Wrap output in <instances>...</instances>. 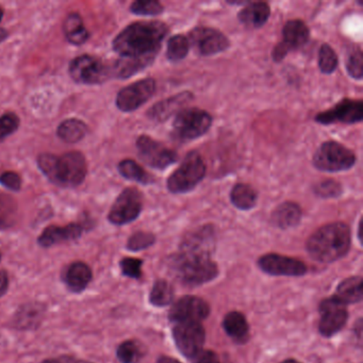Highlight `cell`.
<instances>
[{"mask_svg":"<svg viewBox=\"0 0 363 363\" xmlns=\"http://www.w3.org/2000/svg\"><path fill=\"white\" fill-rule=\"evenodd\" d=\"M167 31V25L159 21L133 23L118 33L112 46L124 58L155 61Z\"/></svg>","mask_w":363,"mask_h":363,"instance_id":"6da1fadb","label":"cell"},{"mask_svg":"<svg viewBox=\"0 0 363 363\" xmlns=\"http://www.w3.org/2000/svg\"><path fill=\"white\" fill-rule=\"evenodd\" d=\"M350 242V227L341 222L331 223L318 228L309 238L307 250L318 262H333L347 254Z\"/></svg>","mask_w":363,"mask_h":363,"instance_id":"7a4b0ae2","label":"cell"},{"mask_svg":"<svg viewBox=\"0 0 363 363\" xmlns=\"http://www.w3.org/2000/svg\"><path fill=\"white\" fill-rule=\"evenodd\" d=\"M42 173L59 186H78L86 176V161L79 152H69L62 156L43 154L38 158Z\"/></svg>","mask_w":363,"mask_h":363,"instance_id":"3957f363","label":"cell"},{"mask_svg":"<svg viewBox=\"0 0 363 363\" xmlns=\"http://www.w3.org/2000/svg\"><path fill=\"white\" fill-rule=\"evenodd\" d=\"M207 167L203 157L197 152L186 155L179 167L169 176L167 186L173 194H186L194 190L205 178Z\"/></svg>","mask_w":363,"mask_h":363,"instance_id":"277c9868","label":"cell"},{"mask_svg":"<svg viewBox=\"0 0 363 363\" xmlns=\"http://www.w3.org/2000/svg\"><path fill=\"white\" fill-rule=\"evenodd\" d=\"M212 116L199 108L184 109L176 114L173 122V135L182 142L199 139L209 131Z\"/></svg>","mask_w":363,"mask_h":363,"instance_id":"5b68a950","label":"cell"},{"mask_svg":"<svg viewBox=\"0 0 363 363\" xmlns=\"http://www.w3.org/2000/svg\"><path fill=\"white\" fill-rule=\"evenodd\" d=\"M312 162L318 171L328 173L347 171L356 164V155L337 142L328 141L318 148Z\"/></svg>","mask_w":363,"mask_h":363,"instance_id":"8992f818","label":"cell"},{"mask_svg":"<svg viewBox=\"0 0 363 363\" xmlns=\"http://www.w3.org/2000/svg\"><path fill=\"white\" fill-rule=\"evenodd\" d=\"M176 273L184 284L199 286L214 279L218 276V269L210 258L184 256L176 257Z\"/></svg>","mask_w":363,"mask_h":363,"instance_id":"52a82bcc","label":"cell"},{"mask_svg":"<svg viewBox=\"0 0 363 363\" xmlns=\"http://www.w3.org/2000/svg\"><path fill=\"white\" fill-rule=\"evenodd\" d=\"M143 209V195L135 188H127L118 195L110 209L108 218L112 224L122 226L139 218Z\"/></svg>","mask_w":363,"mask_h":363,"instance_id":"ba28073f","label":"cell"},{"mask_svg":"<svg viewBox=\"0 0 363 363\" xmlns=\"http://www.w3.org/2000/svg\"><path fill=\"white\" fill-rule=\"evenodd\" d=\"M69 71L72 79L80 84H101L110 78L109 67L89 55L74 59Z\"/></svg>","mask_w":363,"mask_h":363,"instance_id":"9c48e42d","label":"cell"},{"mask_svg":"<svg viewBox=\"0 0 363 363\" xmlns=\"http://www.w3.org/2000/svg\"><path fill=\"white\" fill-rule=\"evenodd\" d=\"M137 148L140 158L152 169L164 171L177 162L178 156L174 150L165 147L148 135H141L137 140Z\"/></svg>","mask_w":363,"mask_h":363,"instance_id":"30bf717a","label":"cell"},{"mask_svg":"<svg viewBox=\"0 0 363 363\" xmlns=\"http://www.w3.org/2000/svg\"><path fill=\"white\" fill-rule=\"evenodd\" d=\"M173 337L178 350L192 359L203 350L206 333L201 323H176L173 328Z\"/></svg>","mask_w":363,"mask_h":363,"instance_id":"8fae6325","label":"cell"},{"mask_svg":"<svg viewBox=\"0 0 363 363\" xmlns=\"http://www.w3.org/2000/svg\"><path fill=\"white\" fill-rule=\"evenodd\" d=\"M156 89V82L152 78L133 82L118 92L116 107L123 112L135 111L154 96Z\"/></svg>","mask_w":363,"mask_h":363,"instance_id":"7c38bea8","label":"cell"},{"mask_svg":"<svg viewBox=\"0 0 363 363\" xmlns=\"http://www.w3.org/2000/svg\"><path fill=\"white\" fill-rule=\"evenodd\" d=\"M310 31L307 25L301 20H292L286 23L282 29V41L275 46L273 59L275 62L284 60L291 50H299L309 41Z\"/></svg>","mask_w":363,"mask_h":363,"instance_id":"4fadbf2b","label":"cell"},{"mask_svg":"<svg viewBox=\"0 0 363 363\" xmlns=\"http://www.w3.org/2000/svg\"><path fill=\"white\" fill-rule=\"evenodd\" d=\"M190 46L203 57L220 54L229 48V40L216 29L199 27L191 31L188 38Z\"/></svg>","mask_w":363,"mask_h":363,"instance_id":"5bb4252c","label":"cell"},{"mask_svg":"<svg viewBox=\"0 0 363 363\" xmlns=\"http://www.w3.org/2000/svg\"><path fill=\"white\" fill-rule=\"evenodd\" d=\"M320 313L318 330L325 337H331L341 330L348 318L346 305L335 296L324 299L320 303Z\"/></svg>","mask_w":363,"mask_h":363,"instance_id":"9a60e30c","label":"cell"},{"mask_svg":"<svg viewBox=\"0 0 363 363\" xmlns=\"http://www.w3.org/2000/svg\"><path fill=\"white\" fill-rule=\"evenodd\" d=\"M363 118V104L361 101L343 99L335 107L318 113L315 122L322 125H331L335 123L343 124H356Z\"/></svg>","mask_w":363,"mask_h":363,"instance_id":"2e32d148","label":"cell"},{"mask_svg":"<svg viewBox=\"0 0 363 363\" xmlns=\"http://www.w3.org/2000/svg\"><path fill=\"white\" fill-rule=\"evenodd\" d=\"M209 306L203 299L196 296H184L178 299L171 311L169 318L174 323H201L209 315Z\"/></svg>","mask_w":363,"mask_h":363,"instance_id":"e0dca14e","label":"cell"},{"mask_svg":"<svg viewBox=\"0 0 363 363\" xmlns=\"http://www.w3.org/2000/svg\"><path fill=\"white\" fill-rule=\"evenodd\" d=\"M216 242V233L211 225H206L189 233L182 244V255L197 258H210Z\"/></svg>","mask_w":363,"mask_h":363,"instance_id":"ac0fdd59","label":"cell"},{"mask_svg":"<svg viewBox=\"0 0 363 363\" xmlns=\"http://www.w3.org/2000/svg\"><path fill=\"white\" fill-rule=\"evenodd\" d=\"M259 267L273 276H303L307 273L305 263L298 259L277 254H267L258 260Z\"/></svg>","mask_w":363,"mask_h":363,"instance_id":"d6986e66","label":"cell"},{"mask_svg":"<svg viewBox=\"0 0 363 363\" xmlns=\"http://www.w3.org/2000/svg\"><path fill=\"white\" fill-rule=\"evenodd\" d=\"M84 226L78 223H72L67 226H52L44 229L40 235L38 242L42 247H50L56 244L65 243V242L73 241L82 237L84 231Z\"/></svg>","mask_w":363,"mask_h":363,"instance_id":"ffe728a7","label":"cell"},{"mask_svg":"<svg viewBox=\"0 0 363 363\" xmlns=\"http://www.w3.org/2000/svg\"><path fill=\"white\" fill-rule=\"evenodd\" d=\"M193 94L191 92H182L174 95L169 99L161 101L160 103L152 106L147 111V116L150 120L155 122H164L167 118H171L174 114L182 111L184 105L192 101Z\"/></svg>","mask_w":363,"mask_h":363,"instance_id":"44dd1931","label":"cell"},{"mask_svg":"<svg viewBox=\"0 0 363 363\" xmlns=\"http://www.w3.org/2000/svg\"><path fill=\"white\" fill-rule=\"evenodd\" d=\"M92 269L82 261L71 263L65 273V284L74 293H80L86 290L92 281Z\"/></svg>","mask_w":363,"mask_h":363,"instance_id":"7402d4cb","label":"cell"},{"mask_svg":"<svg viewBox=\"0 0 363 363\" xmlns=\"http://www.w3.org/2000/svg\"><path fill=\"white\" fill-rule=\"evenodd\" d=\"M271 9L267 3L255 1L247 3L245 7L239 12L238 18L244 26L248 28H260L269 21Z\"/></svg>","mask_w":363,"mask_h":363,"instance_id":"603a6c76","label":"cell"},{"mask_svg":"<svg viewBox=\"0 0 363 363\" xmlns=\"http://www.w3.org/2000/svg\"><path fill=\"white\" fill-rule=\"evenodd\" d=\"M303 212L297 203L286 201L274 210L272 223L278 228L288 229L297 226L301 222Z\"/></svg>","mask_w":363,"mask_h":363,"instance_id":"cb8c5ba5","label":"cell"},{"mask_svg":"<svg viewBox=\"0 0 363 363\" xmlns=\"http://www.w3.org/2000/svg\"><path fill=\"white\" fill-rule=\"evenodd\" d=\"M154 61L148 59L124 58L121 57L118 61L109 67L110 77L121 78L126 79L135 74L145 69L146 67L152 65Z\"/></svg>","mask_w":363,"mask_h":363,"instance_id":"d4e9b609","label":"cell"},{"mask_svg":"<svg viewBox=\"0 0 363 363\" xmlns=\"http://www.w3.org/2000/svg\"><path fill=\"white\" fill-rule=\"evenodd\" d=\"M63 31L67 41L74 45H82L90 37L88 29L84 27L82 16L78 13H71L65 18Z\"/></svg>","mask_w":363,"mask_h":363,"instance_id":"484cf974","label":"cell"},{"mask_svg":"<svg viewBox=\"0 0 363 363\" xmlns=\"http://www.w3.org/2000/svg\"><path fill=\"white\" fill-rule=\"evenodd\" d=\"M223 327L229 337L238 342H244L248 337L250 326L243 314L231 311L225 316Z\"/></svg>","mask_w":363,"mask_h":363,"instance_id":"4316f807","label":"cell"},{"mask_svg":"<svg viewBox=\"0 0 363 363\" xmlns=\"http://www.w3.org/2000/svg\"><path fill=\"white\" fill-rule=\"evenodd\" d=\"M335 297L344 305L362 301V278L350 277L343 280L337 286Z\"/></svg>","mask_w":363,"mask_h":363,"instance_id":"83f0119b","label":"cell"},{"mask_svg":"<svg viewBox=\"0 0 363 363\" xmlns=\"http://www.w3.org/2000/svg\"><path fill=\"white\" fill-rule=\"evenodd\" d=\"M88 127L86 123L77 118H69L59 125L57 135L65 143H77L86 137Z\"/></svg>","mask_w":363,"mask_h":363,"instance_id":"f1b7e54d","label":"cell"},{"mask_svg":"<svg viewBox=\"0 0 363 363\" xmlns=\"http://www.w3.org/2000/svg\"><path fill=\"white\" fill-rule=\"evenodd\" d=\"M258 195L254 188L246 184H237L230 192V201L239 210H250L256 205Z\"/></svg>","mask_w":363,"mask_h":363,"instance_id":"f546056e","label":"cell"},{"mask_svg":"<svg viewBox=\"0 0 363 363\" xmlns=\"http://www.w3.org/2000/svg\"><path fill=\"white\" fill-rule=\"evenodd\" d=\"M118 172L126 179L133 180L139 184H150L155 182L154 177L150 174H148L141 165L138 164L131 159L121 161L118 164Z\"/></svg>","mask_w":363,"mask_h":363,"instance_id":"4dcf8cb0","label":"cell"},{"mask_svg":"<svg viewBox=\"0 0 363 363\" xmlns=\"http://www.w3.org/2000/svg\"><path fill=\"white\" fill-rule=\"evenodd\" d=\"M18 218V203L9 195L0 193V229L13 226Z\"/></svg>","mask_w":363,"mask_h":363,"instance_id":"1f68e13d","label":"cell"},{"mask_svg":"<svg viewBox=\"0 0 363 363\" xmlns=\"http://www.w3.org/2000/svg\"><path fill=\"white\" fill-rule=\"evenodd\" d=\"M174 289L167 280L159 279L155 282L150 292V301L157 307H164L173 301Z\"/></svg>","mask_w":363,"mask_h":363,"instance_id":"d6a6232c","label":"cell"},{"mask_svg":"<svg viewBox=\"0 0 363 363\" xmlns=\"http://www.w3.org/2000/svg\"><path fill=\"white\" fill-rule=\"evenodd\" d=\"M190 42L184 35H174L167 42V57L172 62L184 60L190 50Z\"/></svg>","mask_w":363,"mask_h":363,"instance_id":"836d02e7","label":"cell"},{"mask_svg":"<svg viewBox=\"0 0 363 363\" xmlns=\"http://www.w3.org/2000/svg\"><path fill=\"white\" fill-rule=\"evenodd\" d=\"M143 354L141 344L133 340L123 342L116 350V356L122 363H137Z\"/></svg>","mask_w":363,"mask_h":363,"instance_id":"e575fe53","label":"cell"},{"mask_svg":"<svg viewBox=\"0 0 363 363\" xmlns=\"http://www.w3.org/2000/svg\"><path fill=\"white\" fill-rule=\"evenodd\" d=\"M318 67L325 75L333 74L337 69L339 60L335 50L328 45L323 44L318 50Z\"/></svg>","mask_w":363,"mask_h":363,"instance_id":"d590c367","label":"cell"},{"mask_svg":"<svg viewBox=\"0 0 363 363\" xmlns=\"http://www.w3.org/2000/svg\"><path fill=\"white\" fill-rule=\"evenodd\" d=\"M131 13L141 16H157L163 12V6L156 0H138L130 6Z\"/></svg>","mask_w":363,"mask_h":363,"instance_id":"8d00e7d4","label":"cell"},{"mask_svg":"<svg viewBox=\"0 0 363 363\" xmlns=\"http://www.w3.org/2000/svg\"><path fill=\"white\" fill-rule=\"evenodd\" d=\"M314 193L322 199H337L343 193V188L333 179H326L313 186Z\"/></svg>","mask_w":363,"mask_h":363,"instance_id":"74e56055","label":"cell"},{"mask_svg":"<svg viewBox=\"0 0 363 363\" xmlns=\"http://www.w3.org/2000/svg\"><path fill=\"white\" fill-rule=\"evenodd\" d=\"M20 127V118L13 112L0 116V143L13 135Z\"/></svg>","mask_w":363,"mask_h":363,"instance_id":"f35d334b","label":"cell"},{"mask_svg":"<svg viewBox=\"0 0 363 363\" xmlns=\"http://www.w3.org/2000/svg\"><path fill=\"white\" fill-rule=\"evenodd\" d=\"M155 241H156V238L152 233L138 231L129 238L128 242H127V248L133 252H139V250H145L152 246Z\"/></svg>","mask_w":363,"mask_h":363,"instance_id":"ab89813d","label":"cell"},{"mask_svg":"<svg viewBox=\"0 0 363 363\" xmlns=\"http://www.w3.org/2000/svg\"><path fill=\"white\" fill-rule=\"evenodd\" d=\"M346 69L350 77L357 80L362 79V52L360 50L352 52L350 55L346 63Z\"/></svg>","mask_w":363,"mask_h":363,"instance_id":"60d3db41","label":"cell"},{"mask_svg":"<svg viewBox=\"0 0 363 363\" xmlns=\"http://www.w3.org/2000/svg\"><path fill=\"white\" fill-rule=\"evenodd\" d=\"M142 264L143 261L135 258H124L120 263L123 274L135 279H139L142 276Z\"/></svg>","mask_w":363,"mask_h":363,"instance_id":"b9f144b4","label":"cell"},{"mask_svg":"<svg viewBox=\"0 0 363 363\" xmlns=\"http://www.w3.org/2000/svg\"><path fill=\"white\" fill-rule=\"evenodd\" d=\"M0 184L10 190L20 191L21 186H22V179H21L20 175L14 172H5L0 176Z\"/></svg>","mask_w":363,"mask_h":363,"instance_id":"7bdbcfd3","label":"cell"},{"mask_svg":"<svg viewBox=\"0 0 363 363\" xmlns=\"http://www.w3.org/2000/svg\"><path fill=\"white\" fill-rule=\"evenodd\" d=\"M192 359L194 363H220L218 354L211 350H201Z\"/></svg>","mask_w":363,"mask_h":363,"instance_id":"ee69618b","label":"cell"},{"mask_svg":"<svg viewBox=\"0 0 363 363\" xmlns=\"http://www.w3.org/2000/svg\"><path fill=\"white\" fill-rule=\"evenodd\" d=\"M9 289V276L7 272L0 271V297L4 296Z\"/></svg>","mask_w":363,"mask_h":363,"instance_id":"f6af8a7d","label":"cell"},{"mask_svg":"<svg viewBox=\"0 0 363 363\" xmlns=\"http://www.w3.org/2000/svg\"><path fill=\"white\" fill-rule=\"evenodd\" d=\"M42 363H86L84 361L78 360V359L73 358L69 356H61L58 358L48 359Z\"/></svg>","mask_w":363,"mask_h":363,"instance_id":"bcb514c9","label":"cell"},{"mask_svg":"<svg viewBox=\"0 0 363 363\" xmlns=\"http://www.w3.org/2000/svg\"><path fill=\"white\" fill-rule=\"evenodd\" d=\"M157 363H180L179 361L176 360V359L172 358V357L167 356H161L160 358L158 359Z\"/></svg>","mask_w":363,"mask_h":363,"instance_id":"7dc6e473","label":"cell"},{"mask_svg":"<svg viewBox=\"0 0 363 363\" xmlns=\"http://www.w3.org/2000/svg\"><path fill=\"white\" fill-rule=\"evenodd\" d=\"M9 37V33L6 29L0 28V43H3L4 41L8 39Z\"/></svg>","mask_w":363,"mask_h":363,"instance_id":"c3c4849f","label":"cell"},{"mask_svg":"<svg viewBox=\"0 0 363 363\" xmlns=\"http://www.w3.org/2000/svg\"><path fill=\"white\" fill-rule=\"evenodd\" d=\"M281 363H301L299 361L294 360V359H288V360L282 361Z\"/></svg>","mask_w":363,"mask_h":363,"instance_id":"681fc988","label":"cell"},{"mask_svg":"<svg viewBox=\"0 0 363 363\" xmlns=\"http://www.w3.org/2000/svg\"><path fill=\"white\" fill-rule=\"evenodd\" d=\"M4 18V10L3 8H0V22L3 20Z\"/></svg>","mask_w":363,"mask_h":363,"instance_id":"f907efd6","label":"cell"},{"mask_svg":"<svg viewBox=\"0 0 363 363\" xmlns=\"http://www.w3.org/2000/svg\"><path fill=\"white\" fill-rule=\"evenodd\" d=\"M0 259H1V254H0Z\"/></svg>","mask_w":363,"mask_h":363,"instance_id":"816d5d0a","label":"cell"}]
</instances>
